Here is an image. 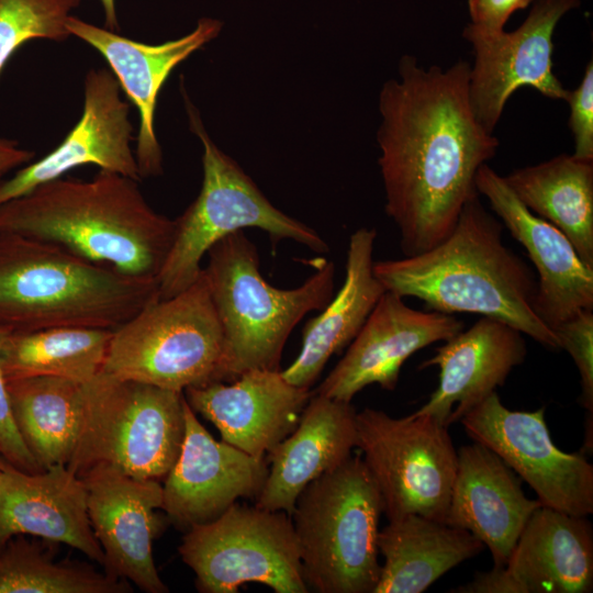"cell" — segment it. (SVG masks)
Returning a JSON list of instances; mask_svg holds the SVG:
<instances>
[{
    "label": "cell",
    "instance_id": "37",
    "mask_svg": "<svg viewBox=\"0 0 593 593\" xmlns=\"http://www.w3.org/2000/svg\"><path fill=\"white\" fill-rule=\"evenodd\" d=\"M450 592L455 593H525L522 585L505 569L494 566L485 572H477L468 583L459 585Z\"/></svg>",
    "mask_w": 593,
    "mask_h": 593
},
{
    "label": "cell",
    "instance_id": "7",
    "mask_svg": "<svg viewBox=\"0 0 593 593\" xmlns=\"http://www.w3.org/2000/svg\"><path fill=\"white\" fill-rule=\"evenodd\" d=\"M184 393L100 371L81 384L76 446L66 466L81 478L105 465L161 481L184 436Z\"/></svg>",
    "mask_w": 593,
    "mask_h": 593
},
{
    "label": "cell",
    "instance_id": "33",
    "mask_svg": "<svg viewBox=\"0 0 593 593\" xmlns=\"http://www.w3.org/2000/svg\"><path fill=\"white\" fill-rule=\"evenodd\" d=\"M593 310H583L564 321L555 333L560 349L574 361L581 384L580 404L586 411L585 438L592 439L593 426Z\"/></svg>",
    "mask_w": 593,
    "mask_h": 593
},
{
    "label": "cell",
    "instance_id": "28",
    "mask_svg": "<svg viewBox=\"0 0 593 593\" xmlns=\"http://www.w3.org/2000/svg\"><path fill=\"white\" fill-rule=\"evenodd\" d=\"M518 200L551 223L593 267V160L560 154L504 177Z\"/></svg>",
    "mask_w": 593,
    "mask_h": 593
},
{
    "label": "cell",
    "instance_id": "11",
    "mask_svg": "<svg viewBox=\"0 0 593 593\" xmlns=\"http://www.w3.org/2000/svg\"><path fill=\"white\" fill-rule=\"evenodd\" d=\"M356 423L357 447L388 519L416 514L445 523L458 462L448 426L430 415L395 418L370 407Z\"/></svg>",
    "mask_w": 593,
    "mask_h": 593
},
{
    "label": "cell",
    "instance_id": "10",
    "mask_svg": "<svg viewBox=\"0 0 593 593\" xmlns=\"http://www.w3.org/2000/svg\"><path fill=\"white\" fill-rule=\"evenodd\" d=\"M202 593H236L257 582L276 593H306L291 516L234 503L217 518L187 529L178 548Z\"/></svg>",
    "mask_w": 593,
    "mask_h": 593
},
{
    "label": "cell",
    "instance_id": "39",
    "mask_svg": "<svg viewBox=\"0 0 593 593\" xmlns=\"http://www.w3.org/2000/svg\"><path fill=\"white\" fill-rule=\"evenodd\" d=\"M104 13L105 29L118 32L120 30L115 0H100Z\"/></svg>",
    "mask_w": 593,
    "mask_h": 593
},
{
    "label": "cell",
    "instance_id": "16",
    "mask_svg": "<svg viewBox=\"0 0 593 593\" xmlns=\"http://www.w3.org/2000/svg\"><path fill=\"white\" fill-rule=\"evenodd\" d=\"M463 327V322L452 314L414 310L401 295L385 290L315 393L351 402L359 391L373 383L392 391L410 356L450 339Z\"/></svg>",
    "mask_w": 593,
    "mask_h": 593
},
{
    "label": "cell",
    "instance_id": "31",
    "mask_svg": "<svg viewBox=\"0 0 593 593\" xmlns=\"http://www.w3.org/2000/svg\"><path fill=\"white\" fill-rule=\"evenodd\" d=\"M131 584L90 566L57 562L37 542L13 536L0 547V593H127Z\"/></svg>",
    "mask_w": 593,
    "mask_h": 593
},
{
    "label": "cell",
    "instance_id": "20",
    "mask_svg": "<svg viewBox=\"0 0 593 593\" xmlns=\"http://www.w3.org/2000/svg\"><path fill=\"white\" fill-rule=\"evenodd\" d=\"M183 393L223 441L256 458H266L293 432L313 394L289 383L279 369L247 370L231 382L191 387Z\"/></svg>",
    "mask_w": 593,
    "mask_h": 593
},
{
    "label": "cell",
    "instance_id": "8",
    "mask_svg": "<svg viewBox=\"0 0 593 593\" xmlns=\"http://www.w3.org/2000/svg\"><path fill=\"white\" fill-rule=\"evenodd\" d=\"M190 130L203 146V181L199 195L175 219L174 240L157 277L159 299L171 298L200 276L208 250L231 233L255 227L276 244L291 239L316 253L328 246L309 225L277 209L256 183L208 134L200 113L183 91Z\"/></svg>",
    "mask_w": 593,
    "mask_h": 593
},
{
    "label": "cell",
    "instance_id": "24",
    "mask_svg": "<svg viewBox=\"0 0 593 593\" xmlns=\"http://www.w3.org/2000/svg\"><path fill=\"white\" fill-rule=\"evenodd\" d=\"M356 415L350 402L312 394L296 427L266 456L270 466L255 505L291 516L303 489L351 456Z\"/></svg>",
    "mask_w": 593,
    "mask_h": 593
},
{
    "label": "cell",
    "instance_id": "27",
    "mask_svg": "<svg viewBox=\"0 0 593 593\" xmlns=\"http://www.w3.org/2000/svg\"><path fill=\"white\" fill-rule=\"evenodd\" d=\"M378 549L384 562L373 593H422L484 545L465 529L411 514L379 530Z\"/></svg>",
    "mask_w": 593,
    "mask_h": 593
},
{
    "label": "cell",
    "instance_id": "23",
    "mask_svg": "<svg viewBox=\"0 0 593 593\" xmlns=\"http://www.w3.org/2000/svg\"><path fill=\"white\" fill-rule=\"evenodd\" d=\"M445 523L475 536L505 566L528 518L541 504L528 499L523 480L492 450L474 441L458 451Z\"/></svg>",
    "mask_w": 593,
    "mask_h": 593
},
{
    "label": "cell",
    "instance_id": "18",
    "mask_svg": "<svg viewBox=\"0 0 593 593\" xmlns=\"http://www.w3.org/2000/svg\"><path fill=\"white\" fill-rule=\"evenodd\" d=\"M475 186L537 271L534 311L540 321L552 331L579 312L593 310V267L580 258L569 238L530 212L486 164L479 168Z\"/></svg>",
    "mask_w": 593,
    "mask_h": 593
},
{
    "label": "cell",
    "instance_id": "15",
    "mask_svg": "<svg viewBox=\"0 0 593 593\" xmlns=\"http://www.w3.org/2000/svg\"><path fill=\"white\" fill-rule=\"evenodd\" d=\"M121 91L111 70L90 69L83 80V109L78 123L51 153L0 181V205L85 165L141 181L132 148L131 108Z\"/></svg>",
    "mask_w": 593,
    "mask_h": 593
},
{
    "label": "cell",
    "instance_id": "29",
    "mask_svg": "<svg viewBox=\"0 0 593 593\" xmlns=\"http://www.w3.org/2000/svg\"><path fill=\"white\" fill-rule=\"evenodd\" d=\"M81 384L59 377L7 381L16 429L41 470L67 466L77 440Z\"/></svg>",
    "mask_w": 593,
    "mask_h": 593
},
{
    "label": "cell",
    "instance_id": "19",
    "mask_svg": "<svg viewBox=\"0 0 593 593\" xmlns=\"http://www.w3.org/2000/svg\"><path fill=\"white\" fill-rule=\"evenodd\" d=\"M66 27L103 56L121 89L138 111L134 152L141 178L161 175L163 152L155 131L158 94L177 65L220 34L222 22L202 18L190 33L158 45L124 37L75 15L67 19Z\"/></svg>",
    "mask_w": 593,
    "mask_h": 593
},
{
    "label": "cell",
    "instance_id": "3",
    "mask_svg": "<svg viewBox=\"0 0 593 593\" xmlns=\"http://www.w3.org/2000/svg\"><path fill=\"white\" fill-rule=\"evenodd\" d=\"M138 182L103 169L89 180L53 179L0 205V233L52 243L122 273L157 280L175 220L149 205Z\"/></svg>",
    "mask_w": 593,
    "mask_h": 593
},
{
    "label": "cell",
    "instance_id": "13",
    "mask_svg": "<svg viewBox=\"0 0 593 593\" xmlns=\"http://www.w3.org/2000/svg\"><path fill=\"white\" fill-rule=\"evenodd\" d=\"M579 0H536L523 24L513 32L485 33L467 25L463 37L473 49L469 102L477 121L493 133L511 96L532 87L544 97L566 101L569 90L552 67L553 33L560 19Z\"/></svg>",
    "mask_w": 593,
    "mask_h": 593
},
{
    "label": "cell",
    "instance_id": "22",
    "mask_svg": "<svg viewBox=\"0 0 593 593\" xmlns=\"http://www.w3.org/2000/svg\"><path fill=\"white\" fill-rule=\"evenodd\" d=\"M18 535L68 545L104 564L88 516L86 484L65 465L31 473L2 459L0 547Z\"/></svg>",
    "mask_w": 593,
    "mask_h": 593
},
{
    "label": "cell",
    "instance_id": "2",
    "mask_svg": "<svg viewBox=\"0 0 593 593\" xmlns=\"http://www.w3.org/2000/svg\"><path fill=\"white\" fill-rule=\"evenodd\" d=\"M503 227L473 198L443 242L417 255L374 261L373 273L385 290L416 298L430 311L496 318L559 350L555 333L534 311L535 273L504 244Z\"/></svg>",
    "mask_w": 593,
    "mask_h": 593
},
{
    "label": "cell",
    "instance_id": "32",
    "mask_svg": "<svg viewBox=\"0 0 593 593\" xmlns=\"http://www.w3.org/2000/svg\"><path fill=\"white\" fill-rule=\"evenodd\" d=\"M81 0H0V76L8 60L32 40L66 41L71 11Z\"/></svg>",
    "mask_w": 593,
    "mask_h": 593
},
{
    "label": "cell",
    "instance_id": "4",
    "mask_svg": "<svg viewBox=\"0 0 593 593\" xmlns=\"http://www.w3.org/2000/svg\"><path fill=\"white\" fill-rule=\"evenodd\" d=\"M159 299L156 279L122 273L58 245L0 233V327L115 329Z\"/></svg>",
    "mask_w": 593,
    "mask_h": 593
},
{
    "label": "cell",
    "instance_id": "36",
    "mask_svg": "<svg viewBox=\"0 0 593 593\" xmlns=\"http://www.w3.org/2000/svg\"><path fill=\"white\" fill-rule=\"evenodd\" d=\"M533 0H468L471 25L478 31L495 33L504 30L508 18Z\"/></svg>",
    "mask_w": 593,
    "mask_h": 593
},
{
    "label": "cell",
    "instance_id": "12",
    "mask_svg": "<svg viewBox=\"0 0 593 593\" xmlns=\"http://www.w3.org/2000/svg\"><path fill=\"white\" fill-rule=\"evenodd\" d=\"M545 406L508 410L496 391L459 421L469 437L494 451L537 494L541 505L575 516L593 513V466L564 452L550 436Z\"/></svg>",
    "mask_w": 593,
    "mask_h": 593
},
{
    "label": "cell",
    "instance_id": "34",
    "mask_svg": "<svg viewBox=\"0 0 593 593\" xmlns=\"http://www.w3.org/2000/svg\"><path fill=\"white\" fill-rule=\"evenodd\" d=\"M569 127L574 139V157L593 160V63L585 67L579 86L569 91Z\"/></svg>",
    "mask_w": 593,
    "mask_h": 593
},
{
    "label": "cell",
    "instance_id": "21",
    "mask_svg": "<svg viewBox=\"0 0 593 593\" xmlns=\"http://www.w3.org/2000/svg\"><path fill=\"white\" fill-rule=\"evenodd\" d=\"M524 334L510 324L482 316L461 331L419 369L439 368V382L428 401L414 415H430L450 426L502 387L512 370L524 362Z\"/></svg>",
    "mask_w": 593,
    "mask_h": 593
},
{
    "label": "cell",
    "instance_id": "9",
    "mask_svg": "<svg viewBox=\"0 0 593 593\" xmlns=\"http://www.w3.org/2000/svg\"><path fill=\"white\" fill-rule=\"evenodd\" d=\"M224 353L223 328L202 270L187 289L152 301L113 329L102 371L183 392L222 381Z\"/></svg>",
    "mask_w": 593,
    "mask_h": 593
},
{
    "label": "cell",
    "instance_id": "1",
    "mask_svg": "<svg viewBox=\"0 0 593 593\" xmlns=\"http://www.w3.org/2000/svg\"><path fill=\"white\" fill-rule=\"evenodd\" d=\"M470 64L424 68L404 55L399 77L379 94L377 132L385 213L405 256L428 250L455 227L467 202L479 197L475 176L499 141L474 118Z\"/></svg>",
    "mask_w": 593,
    "mask_h": 593
},
{
    "label": "cell",
    "instance_id": "14",
    "mask_svg": "<svg viewBox=\"0 0 593 593\" xmlns=\"http://www.w3.org/2000/svg\"><path fill=\"white\" fill-rule=\"evenodd\" d=\"M81 479L88 516L104 555V571L146 593H167L153 558V540L161 527L163 484L138 479L111 466H97Z\"/></svg>",
    "mask_w": 593,
    "mask_h": 593
},
{
    "label": "cell",
    "instance_id": "5",
    "mask_svg": "<svg viewBox=\"0 0 593 593\" xmlns=\"http://www.w3.org/2000/svg\"><path fill=\"white\" fill-rule=\"evenodd\" d=\"M206 254L202 270L225 339L222 382L251 369L278 370L295 325L334 296V262L322 260L298 288L278 289L261 276L257 248L243 231L223 237Z\"/></svg>",
    "mask_w": 593,
    "mask_h": 593
},
{
    "label": "cell",
    "instance_id": "30",
    "mask_svg": "<svg viewBox=\"0 0 593 593\" xmlns=\"http://www.w3.org/2000/svg\"><path fill=\"white\" fill-rule=\"evenodd\" d=\"M113 329L58 326L9 333L0 350L7 381L59 377L85 383L102 371Z\"/></svg>",
    "mask_w": 593,
    "mask_h": 593
},
{
    "label": "cell",
    "instance_id": "40",
    "mask_svg": "<svg viewBox=\"0 0 593 593\" xmlns=\"http://www.w3.org/2000/svg\"><path fill=\"white\" fill-rule=\"evenodd\" d=\"M2 459H3V457L0 454V467H1Z\"/></svg>",
    "mask_w": 593,
    "mask_h": 593
},
{
    "label": "cell",
    "instance_id": "25",
    "mask_svg": "<svg viewBox=\"0 0 593 593\" xmlns=\"http://www.w3.org/2000/svg\"><path fill=\"white\" fill-rule=\"evenodd\" d=\"M589 516L544 505L524 526L505 569L525 593H590L593 528Z\"/></svg>",
    "mask_w": 593,
    "mask_h": 593
},
{
    "label": "cell",
    "instance_id": "38",
    "mask_svg": "<svg viewBox=\"0 0 593 593\" xmlns=\"http://www.w3.org/2000/svg\"><path fill=\"white\" fill-rule=\"evenodd\" d=\"M34 152L20 147L18 142L0 137V181L18 167L29 164Z\"/></svg>",
    "mask_w": 593,
    "mask_h": 593
},
{
    "label": "cell",
    "instance_id": "26",
    "mask_svg": "<svg viewBox=\"0 0 593 593\" xmlns=\"http://www.w3.org/2000/svg\"><path fill=\"white\" fill-rule=\"evenodd\" d=\"M376 237V230L367 227L351 234L344 284L322 313L304 325L299 356L281 370L289 383L310 389L331 356L353 342L385 291L373 273Z\"/></svg>",
    "mask_w": 593,
    "mask_h": 593
},
{
    "label": "cell",
    "instance_id": "35",
    "mask_svg": "<svg viewBox=\"0 0 593 593\" xmlns=\"http://www.w3.org/2000/svg\"><path fill=\"white\" fill-rule=\"evenodd\" d=\"M10 332L0 327V350L2 343ZM0 454L14 467L25 472L43 471L35 462L34 458L25 447L14 424L10 401L4 378L0 363Z\"/></svg>",
    "mask_w": 593,
    "mask_h": 593
},
{
    "label": "cell",
    "instance_id": "6",
    "mask_svg": "<svg viewBox=\"0 0 593 593\" xmlns=\"http://www.w3.org/2000/svg\"><path fill=\"white\" fill-rule=\"evenodd\" d=\"M382 499L362 458L310 482L291 514L304 581L318 593H373Z\"/></svg>",
    "mask_w": 593,
    "mask_h": 593
},
{
    "label": "cell",
    "instance_id": "17",
    "mask_svg": "<svg viewBox=\"0 0 593 593\" xmlns=\"http://www.w3.org/2000/svg\"><path fill=\"white\" fill-rule=\"evenodd\" d=\"M183 414V441L164 479L163 510L172 523L189 529L217 518L240 497H256L268 462L214 439L186 396Z\"/></svg>",
    "mask_w": 593,
    "mask_h": 593
}]
</instances>
